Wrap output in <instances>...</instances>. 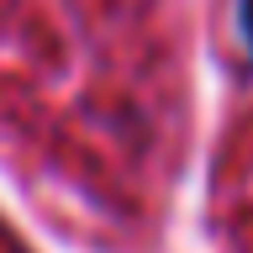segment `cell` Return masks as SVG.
<instances>
[{
    "mask_svg": "<svg viewBox=\"0 0 253 253\" xmlns=\"http://www.w3.org/2000/svg\"><path fill=\"white\" fill-rule=\"evenodd\" d=\"M232 21H237V42L248 53V69H253V0H232Z\"/></svg>",
    "mask_w": 253,
    "mask_h": 253,
    "instance_id": "1",
    "label": "cell"
}]
</instances>
